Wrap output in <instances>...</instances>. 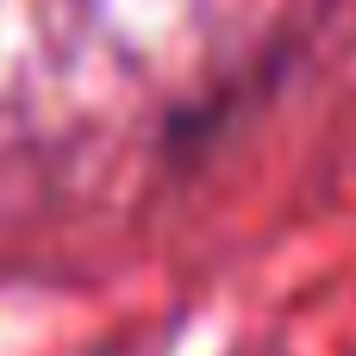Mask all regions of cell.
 Returning a JSON list of instances; mask_svg holds the SVG:
<instances>
[]
</instances>
